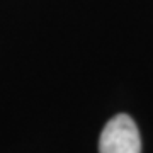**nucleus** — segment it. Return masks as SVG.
<instances>
[{
    "mask_svg": "<svg viewBox=\"0 0 153 153\" xmlns=\"http://www.w3.org/2000/svg\"><path fill=\"white\" fill-rule=\"evenodd\" d=\"M99 153H141L140 131L128 114H117L107 121L100 133Z\"/></svg>",
    "mask_w": 153,
    "mask_h": 153,
    "instance_id": "obj_1",
    "label": "nucleus"
}]
</instances>
